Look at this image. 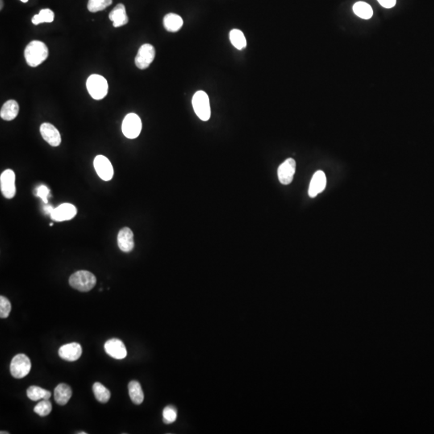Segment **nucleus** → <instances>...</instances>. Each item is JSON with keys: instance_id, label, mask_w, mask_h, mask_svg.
Listing matches in <instances>:
<instances>
[{"instance_id": "nucleus-27", "label": "nucleus", "mask_w": 434, "mask_h": 434, "mask_svg": "<svg viewBox=\"0 0 434 434\" xmlns=\"http://www.w3.org/2000/svg\"><path fill=\"white\" fill-rule=\"evenodd\" d=\"M112 2V0H89L88 9L90 12H97L105 10Z\"/></svg>"}, {"instance_id": "nucleus-36", "label": "nucleus", "mask_w": 434, "mask_h": 434, "mask_svg": "<svg viewBox=\"0 0 434 434\" xmlns=\"http://www.w3.org/2000/svg\"><path fill=\"white\" fill-rule=\"evenodd\" d=\"M77 434H86L87 433H85V432H79V433H77Z\"/></svg>"}, {"instance_id": "nucleus-28", "label": "nucleus", "mask_w": 434, "mask_h": 434, "mask_svg": "<svg viewBox=\"0 0 434 434\" xmlns=\"http://www.w3.org/2000/svg\"><path fill=\"white\" fill-rule=\"evenodd\" d=\"M52 410V403L50 402L49 400H42L34 408V412L40 417H46V416L49 415Z\"/></svg>"}, {"instance_id": "nucleus-25", "label": "nucleus", "mask_w": 434, "mask_h": 434, "mask_svg": "<svg viewBox=\"0 0 434 434\" xmlns=\"http://www.w3.org/2000/svg\"><path fill=\"white\" fill-rule=\"evenodd\" d=\"M353 11L357 16L364 19H370L373 14L372 6L364 2H358L355 3L353 6Z\"/></svg>"}, {"instance_id": "nucleus-22", "label": "nucleus", "mask_w": 434, "mask_h": 434, "mask_svg": "<svg viewBox=\"0 0 434 434\" xmlns=\"http://www.w3.org/2000/svg\"><path fill=\"white\" fill-rule=\"evenodd\" d=\"M27 396L29 399L33 401H39V400L49 399L52 393L49 391L42 389L40 387L30 386L27 390Z\"/></svg>"}, {"instance_id": "nucleus-11", "label": "nucleus", "mask_w": 434, "mask_h": 434, "mask_svg": "<svg viewBox=\"0 0 434 434\" xmlns=\"http://www.w3.org/2000/svg\"><path fill=\"white\" fill-rule=\"evenodd\" d=\"M77 208L71 204H63L58 206L50 214L51 218L55 221L61 222L72 219L77 215Z\"/></svg>"}, {"instance_id": "nucleus-6", "label": "nucleus", "mask_w": 434, "mask_h": 434, "mask_svg": "<svg viewBox=\"0 0 434 434\" xmlns=\"http://www.w3.org/2000/svg\"><path fill=\"white\" fill-rule=\"evenodd\" d=\"M122 130L123 135L127 139H136L140 135L142 130V121L137 114H127L122 122Z\"/></svg>"}, {"instance_id": "nucleus-24", "label": "nucleus", "mask_w": 434, "mask_h": 434, "mask_svg": "<svg viewBox=\"0 0 434 434\" xmlns=\"http://www.w3.org/2000/svg\"><path fill=\"white\" fill-rule=\"evenodd\" d=\"M93 391L96 399L101 403H107L108 401H110V396H111L110 390L106 389L103 385H101V383L96 382L93 385Z\"/></svg>"}, {"instance_id": "nucleus-15", "label": "nucleus", "mask_w": 434, "mask_h": 434, "mask_svg": "<svg viewBox=\"0 0 434 434\" xmlns=\"http://www.w3.org/2000/svg\"><path fill=\"white\" fill-rule=\"evenodd\" d=\"M118 245L122 252H130L135 247L134 233L129 227H123L118 235Z\"/></svg>"}, {"instance_id": "nucleus-35", "label": "nucleus", "mask_w": 434, "mask_h": 434, "mask_svg": "<svg viewBox=\"0 0 434 434\" xmlns=\"http://www.w3.org/2000/svg\"><path fill=\"white\" fill-rule=\"evenodd\" d=\"M0 434H9V433L8 432H3V431H1V432H0Z\"/></svg>"}, {"instance_id": "nucleus-13", "label": "nucleus", "mask_w": 434, "mask_h": 434, "mask_svg": "<svg viewBox=\"0 0 434 434\" xmlns=\"http://www.w3.org/2000/svg\"><path fill=\"white\" fill-rule=\"evenodd\" d=\"M82 347L78 343H71L61 346L59 349V356L66 361H77L81 358Z\"/></svg>"}, {"instance_id": "nucleus-21", "label": "nucleus", "mask_w": 434, "mask_h": 434, "mask_svg": "<svg viewBox=\"0 0 434 434\" xmlns=\"http://www.w3.org/2000/svg\"><path fill=\"white\" fill-rule=\"evenodd\" d=\"M129 395L133 403L141 405L144 400V393L139 382L136 381H130L128 385Z\"/></svg>"}, {"instance_id": "nucleus-34", "label": "nucleus", "mask_w": 434, "mask_h": 434, "mask_svg": "<svg viewBox=\"0 0 434 434\" xmlns=\"http://www.w3.org/2000/svg\"><path fill=\"white\" fill-rule=\"evenodd\" d=\"M1 2V3H0V5H1V6H0V9H1V10H2V5H3V2H2V0H1V2Z\"/></svg>"}, {"instance_id": "nucleus-30", "label": "nucleus", "mask_w": 434, "mask_h": 434, "mask_svg": "<svg viewBox=\"0 0 434 434\" xmlns=\"http://www.w3.org/2000/svg\"><path fill=\"white\" fill-rule=\"evenodd\" d=\"M10 310H11V305H10V301H9L4 296L0 297V317L2 318H6L9 316Z\"/></svg>"}, {"instance_id": "nucleus-1", "label": "nucleus", "mask_w": 434, "mask_h": 434, "mask_svg": "<svg viewBox=\"0 0 434 434\" xmlns=\"http://www.w3.org/2000/svg\"><path fill=\"white\" fill-rule=\"evenodd\" d=\"M48 56V48L45 43L33 40L27 44L24 50L25 60L29 66L37 67Z\"/></svg>"}, {"instance_id": "nucleus-32", "label": "nucleus", "mask_w": 434, "mask_h": 434, "mask_svg": "<svg viewBox=\"0 0 434 434\" xmlns=\"http://www.w3.org/2000/svg\"><path fill=\"white\" fill-rule=\"evenodd\" d=\"M381 6L385 8H392L395 6L397 0H377Z\"/></svg>"}, {"instance_id": "nucleus-37", "label": "nucleus", "mask_w": 434, "mask_h": 434, "mask_svg": "<svg viewBox=\"0 0 434 434\" xmlns=\"http://www.w3.org/2000/svg\"><path fill=\"white\" fill-rule=\"evenodd\" d=\"M21 2H27L28 0H20Z\"/></svg>"}, {"instance_id": "nucleus-3", "label": "nucleus", "mask_w": 434, "mask_h": 434, "mask_svg": "<svg viewBox=\"0 0 434 434\" xmlns=\"http://www.w3.org/2000/svg\"><path fill=\"white\" fill-rule=\"evenodd\" d=\"M86 87L93 99L101 100L107 95L108 82L101 75L93 74L87 79Z\"/></svg>"}, {"instance_id": "nucleus-14", "label": "nucleus", "mask_w": 434, "mask_h": 434, "mask_svg": "<svg viewBox=\"0 0 434 434\" xmlns=\"http://www.w3.org/2000/svg\"><path fill=\"white\" fill-rule=\"evenodd\" d=\"M39 130L43 139L52 147H58L61 143L60 132L53 125L45 122L40 126Z\"/></svg>"}, {"instance_id": "nucleus-5", "label": "nucleus", "mask_w": 434, "mask_h": 434, "mask_svg": "<svg viewBox=\"0 0 434 434\" xmlns=\"http://www.w3.org/2000/svg\"><path fill=\"white\" fill-rule=\"evenodd\" d=\"M31 368L30 359L24 354H18L13 358L10 363V374L14 378L22 379L28 375Z\"/></svg>"}, {"instance_id": "nucleus-33", "label": "nucleus", "mask_w": 434, "mask_h": 434, "mask_svg": "<svg viewBox=\"0 0 434 434\" xmlns=\"http://www.w3.org/2000/svg\"><path fill=\"white\" fill-rule=\"evenodd\" d=\"M53 208L51 206V205H48V204H46L45 206L43 208V211L46 214H51L52 212L53 211Z\"/></svg>"}, {"instance_id": "nucleus-16", "label": "nucleus", "mask_w": 434, "mask_h": 434, "mask_svg": "<svg viewBox=\"0 0 434 434\" xmlns=\"http://www.w3.org/2000/svg\"><path fill=\"white\" fill-rule=\"evenodd\" d=\"M327 185V178L324 172L318 171L314 173L309 188V196L311 198L316 197L317 195L323 193Z\"/></svg>"}, {"instance_id": "nucleus-9", "label": "nucleus", "mask_w": 434, "mask_h": 434, "mask_svg": "<svg viewBox=\"0 0 434 434\" xmlns=\"http://www.w3.org/2000/svg\"><path fill=\"white\" fill-rule=\"evenodd\" d=\"M155 57V49L150 43L141 46L135 57V64L139 69H146L153 62Z\"/></svg>"}, {"instance_id": "nucleus-4", "label": "nucleus", "mask_w": 434, "mask_h": 434, "mask_svg": "<svg viewBox=\"0 0 434 434\" xmlns=\"http://www.w3.org/2000/svg\"><path fill=\"white\" fill-rule=\"evenodd\" d=\"M193 106L198 118L204 122H207L211 118V106L207 93L204 91H197L193 97Z\"/></svg>"}, {"instance_id": "nucleus-10", "label": "nucleus", "mask_w": 434, "mask_h": 434, "mask_svg": "<svg viewBox=\"0 0 434 434\" xmlns=\"http://www.w3.org/2000/svg\"><path fill=\"white\" fill-rule=\"evenodd\" d=\"M296 171V162L294 159H286L283 164H281L277 170V176L280 183L283 185H288L292 182L294 179Z\"/></svg>"}, {"instance_id": "nucleus-26", "label": "nucleus", "mask_w": 434, "mask_h": 434, "mask_svg": "<svg viewBox=\"0 0 434 434\" xmlns=\"http://www.w3.org/2000/svg\"><path fill=\"white\" fill-rule=\"evenodd\" d=\"M54 17L55 14L52 10L48 8L42 9L39 14L34 15L31 22L35 25L42 23H52L54 20Z\"/></svg>"}, {"instance_id": "nucleus-2", "label": "nucleus", "mask_w": 434, "mask_h": 434, "mask_svg": "<svg viewBox=\"0 0 434 434\" xmlns=\"http://www.w3.org/2000/svg\"><path fill=\"white\" fill-rule=\"evenodd\" d=\"M97 283V278L87 270L77 271L69 277V285L78 291H90Z\"/></svg>"}, {"instance_id": "nucleus-17", "label": "nucleus", "mask_w": 434, "mask_h": 434, "mask_svg": "<svg viewBox=\"0 0 434 434\" xmlns=\"http://www.w3.org/2000/svg\"><path fill=\"white\" fill-rule=\"evenodd\" d=\"M109 18L113 22L114 27H122L128 23V16L126 14V6L119 3L113 9L109 14Z\"/></svg>"}, {"instance_id": "nucleus-23", "label": "nucleus", "mask_w": 434, "mask_h": 434, "mask_svg": "<svg viewBox=\"0 0 434 434\" xmlns=\"http://www.w3.org/2000/svg\"><path fill=\"white\" fill-rule=\"evenodd\" d=\"M229 39L231 44L238 50L244 49L247 45L245 36L239 29H232L229 33Z\"/></svg>"}, {"instance_id": "nucleus-12", "label": "nucleus", "mask_w": 434, "mask_h": 434, "mask_svg": "<svg viewBox=\"0 0 434 434\" xmlns=\"http://www.w3.org/2000/svg\"><path fill=\"white\" fill-rule=\"evenodd\" d=\"M104 347L106 354L116 360H123L127 356L126 346L120 339H110L106 341Z\"/></svg>"}, {"instance_id": "nucleus-29", "label": "nucleus", "mask_w": 434, "mask_h": 434, "mask_svg": "<svg viewBox=\"0 0 434 434\" xmlns=\"http://www.w3.org/2000/svg\"><path fill=\"white\" fill-rule=\"evenodd\" d=\"M163 418L165 424H172L177 419V410L172 405H168L163 412Z\"/></svg>"}, {"instance_id": "nucleus-19", "label": "nucleus", "mask_w": 434, "mask_h": 434, "mask_svg": "<svg viewBox=\"0 0 434 434\" xmlns=\"http://www.w3.org/2000/svg\"><path fill=\"white\" fill-rule=\"evenodd\" d=\"M72 389L66 384L58 385L54 390L55 401L58 405H62V406L68 404L71 397H72Z\"/></svg>"}, {"instance_id": "nucleus-8", "label": "nucleus", "mask_w": 434, "mask_h": 434, "mask_svg": "<svg viewBox=\"0 0 434 434\" xmlns=\"http://www.w3.org/2000/svg\"><path fill=\"white\" fill-rule=\"evenodd\" d=\"M97 176L104 181H110L114 177V168L110 160L104 155H97L93 161Z\"/></svg>"}, {"instance_id": "nucleus-20", "label": "nucleus", "mask_w": 434, "mask_h": 434, "mask_svg": "<svg viewBox=\"0 0 434 434\" xmlns=\"http://www.w3.org/2000/svg\"><path fill=\"white\" fill-rule=\"evenodd\" d=\"M183 24H184V20L179 14L170 13L164 16V27L170 32H176L180 31V28L183 27Z\"/></svg>"}, {"instance_id": "nucleus-7", "label": "nucleus", "mask_w": 434, "mask_h": 434, "mask_svg": "<svg viewBox=\"0 0 434 434\" xmlns=\"http://www.w3.org/2000/svg\"><path fill=\"white\" fill-rule=\"evenodd\" d=\"M0 188L5 198L12 199L15 196V175L12 170H6L1 174Z\"/></svg>"}, {"instance_id": "nucleus-31", "label": "nucleus", "mask_w": 434, "mask_h": 434, "mask_svg": "<svg viewBox=\"0 0 434 434\" xmlns=\"http://www.w3.org/2000/svg\"><path fill=\"white\" fill-rule=\"evenodd\" d=\"M50 194V190L45 185H40L36 189V196L41 199L44 204H48V197Z\"/></svg>"}, {"instance_id": "nucleus-18", "label": "nucleus", "mask_w": 434, "mask_h": 434, "mask_svg": "<svg viewBox=\"0 0 434 434\" xmlns=\"http://www.w3.org/2000/svg\"><path fill=\"white\" fill-rule=\"evenodd\" d=\"M19 104L14 100L6 101L0 110V117L5 121H12L19 114Z\"/></svg>"}]
</instances>
